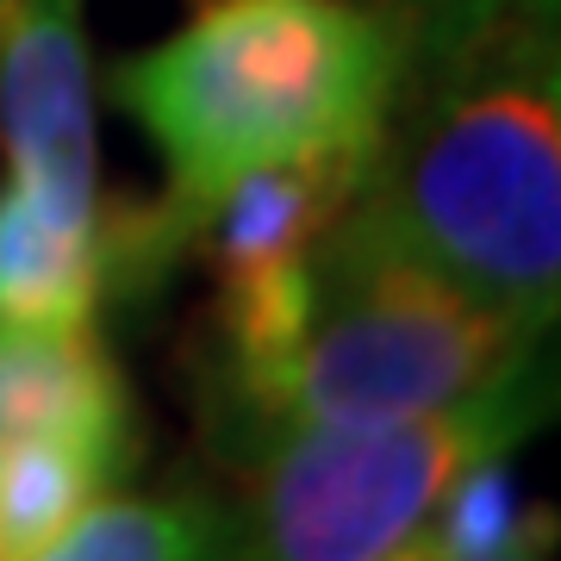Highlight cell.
<instances>
[{
	"label": "cell",
	"instance_id": "cell-1",
	"mask_svg": "<svg viewBox=\"0 0 561 561\" xmlns=\"http://www.w3.org/2000/svg\"><path fill=\"white\" fill-rule=\"evenodd\" d=\"M331 238L419 262L549 331L561 294L556 20L405 57L368 175Z\"/></svg>",
	"mask_w": 561,
	"mask_h": 561
},
{
	"label": "cell",
	"instance_id": "cell-2",
	"mask_svg": "<svg viewBox=\"0 0 561 561\" xmlns=\"http://www.w3.org/2000/svg\"><path fill=\"white\" fill-rule=\"evenodd\" d=\"M400 88L393 20L350 0H213L113 69V101L169 169V225L201 238L243 169L368 162Z\"/></svg>",
	"mask_w": 561,
	"mask_h": 561
},
{
	"label": "cell",
	"instance_id": "cell-3",
	"mask_svg": "<svg viewBox=\"0 0 561 561\" xmlns=\"http://www.w3.org/2000/svg\"><path fill=\"white\" fill-rule=\"evenodd\" d=\"M319 300L300 343L262 375L219 387L238 437L312 424H387L512 381L537 362L542 324L431 275L419 262L356 250L324 231L312 243Z\"/></svg>",
	"mask_w": 561,
	"mask_h": 561
},
{
	"label": "cell",
	"instance_id": "cell-4",
	"mask_svg": "<svg viewBox=\"0 0 561 561\" xmlns=\"http://www.w3.org/2000/svg\"><path fill=\"white\" fill-rule=\"evenodd\" d=\"M549 419V368L387 424H312L262 443L231 561H387L461 468L512 456Z\"/></svg>",
	"mask_w": 561,
	"mask_h": 561
},
{
	"label": "cell",
	"instance_id": "cell-5",
	"mask_svg": "<svg viewBox=\"0 0 561 561\" xmlns=\"http://www.w3.org/2000/svg\"><path fill=\"white\" fill-rule=\"evenodd\" d=\"M0 144L32 206L69 225L106 219L81 0H0Z\"/></svg>",
	"mask_w": 561,
	"mask_h": 561
},
{
	"label": "cell",
	"instance_id": "cell-6",
	"mask_svg": "<svg viewBox=\"0 0 561 561\" xmlns=\"http://www.w3.org/2000/svg\"><path fill=\"white\" fill-rule=\"evenodd\" d=\"M62 437L131 468V393L94 331L0 324V449Z\"/></svg>",
	"mask_w": 561,
	"mask_h": 561
},
{
	"label": "cell",
	"instance_id": "cell-7",
	"mask_svg": "<svg viewBox=\"0 0 561 561\" xmlns=\"http://www.w3.org/2000/svg\"><path fill=\"white\" fill-rule=\"evenodd\" d=\"M106 225V219H101ZM69 225L0 187V324L88 331L106 300V231Z\"/></svg>",
	"mask_w": 561,
	"mask_h": 561
},
{
	"label": "cell",
	"instance_id": "cell-8",
	"mask_svg": "<svg viewBox=\"0 0 561 561\" xmlns=\"http://www.w3.org/2000/svg\"><path fill=\"white\" fill-rule=\"evenodd\" d=\"M368 162H268L243 169L206 213V256L213 268H250L275 256H306L356 201Z\"/></svg>",
	"mask_w": 561,
	"mask_h": 561
},
{
	"label": "cell",
	"instance_id": "cell-9",
	"mask_svg": "<svg viewBox=\"0 0 561 561\" xmlns=\"http://www.w3.org/2000/svg\"><path fill=\"white\" fill-rule=\"evenodd\" d=\"M25 561H231V518L206 500H88Z\"/></svg>",
	"mask_w": 561,
	"mask_h": 561
},
{
	"label": "cell",
	"instance_id": "cell-10",
	"mask_svg": "<svg viewBox=\"0 0 561 561\" xmlns=\"http://www.w3.org/2000/svg\"><path fill=\"white\" fill-rule=\"evenodd\" d=\"M113 474L119 468H106L94 449L62 437L0 449V556L25 561L32 549H44Z\"/></svg>",
	"mask_w": 561,
	"mask_h": 561
},
{
	"label": "cell",
	"instance_id": "cell-11",
	"mask_svg": "<svg viewBox=\"0 0 561 561\" xmlns=\"http://www.w3.org/2000/svg\"><path fill=\"white\" fill-rule=\"evenodd\" d=\"M524 20H556V0H400V62L405 57H437L456 50L468 38H486L500 25H524Z\"/></svg>",
	"mask_w": 561,
	"mask_h": 561
},
{
	"label": "cell",
	"instance_id": "cell-12",
	"mask_svg": "<svg viewBox=\"0 0 561 561\" xmlns=\"http://www.w3.org/2000/svg\"><path fill=\"white\" fill-rule=\"evenodd\" d=\"M481 561H556V518H542L537 530H524L518 542H505V549H493Z\"/></svg>",
	"mask_w": 561,
	"mask_h": 561
},
{
	"label": "cell",
	"instance_id": "cell-13",
	"mask_svg": "<svg viewBox=\"0 0 561 561\" xmlns=\"http://www.w3.org/2000/svg\"><path fill=\"white\" fill-rule=\"evenodd\" d=\"M0 561H7V556H0Z\"/></svg>",
	"mask_w": 561,
	"mask_h": 561
}]
</instances>
